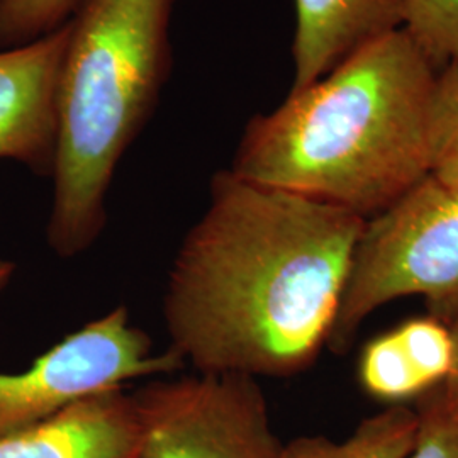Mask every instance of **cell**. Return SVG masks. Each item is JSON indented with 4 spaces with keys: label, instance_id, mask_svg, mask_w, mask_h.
Listing matches in <instances>:
<instances>
[{
    "label": "cell",
    "instance_id": "6da1fadb",
    "mask_svg": "<svg viewBox=\"0 0 458 458\" xmlns=\"http://www.w3.org/2000/svg\"><path fill=\"white\" fill-rule=\"evenodd\" d=\"M365 221L229 168L214 174L168 274L170 348L197 374L308 370L329 340Z\"/></svg>",
    "mask_w": 458,
    "mask_h": 458
},
{
    "label": "cell",
    "instance_id": "7a4b0ae2",
    "mask_svg": "<svg viewBox=\"0 0 458 458\" xmlns=\"http://www.w3.org/2000/svg\"><path fill=\"white\" fill-rule=\"evenodd\" d=\"M438 68L404 30L255 115L231 172L370 219L431 174Z\"/></svg>",
    "mask_w": 458,
    "mask_h": 458
},
{
    "label": "cell",
    "instance_id": "3957f363",
    "mask_svg": "<svg viewBox=\"0 0 458 458\" xmlns=\"http://www.w3.org/2000/svg\"><path fill=\"white\" fill-rule=\"evenodd\" d=\"M174 0H83L58 82L48 245L72 259L107 223L115 168L153 114L172 65Z\"/></svg>",
    "mask_w": 458,
    "mask_h": 458
},
{
    "label": "cell",
    "instance_id": "277c9868",
    "mask_svg": "<svg viewBox=\"0 0 458 458\" xmlns=\"http://www.w3.org/2000/svg\"><path fill=\"white\" fill-rule=\"evenodd\" d=\"M410 295L448 325L458 318V191L431 174L365 221L329 348L344 352L372 312Z\"/></svg>",
    "mask_w": 458,
    "mask_h": 458
},
{
    "label": "cell",
    "instance_id": "5b68a950",
    "mask_svg": "<svg viewBox=\"0 0 458 458\" xmlns=\"http://www.w3.org/2000/svg\"><path fill=\"white\" fill-rule=\"evenodd\" d=\"M187 363L170 346L155 352L124 306L100 316L49 348L17 374L0 372V438L126 382L168 376Z\"/></svg>",
    "mask_w": 458,
    "mask_h": 458
},
{
    "label": "cell",
    "instance_id": "8992f818",
    "mask_svg": "<svg viewBox=\"0 0 458 458\" xmlns=\"http://www.w3.org/2000/svg\"><path fill=\"white\" fill-rule=\"evenodd\" d=\"M141 423L138 458H282L257 378L192 374L132 394Z\"/></svg>",
    "mask_w": 458,
    "mask_h": 458
},
{
    "label": "cell",
    "instance_id": "52a82bcc",
    "mask_svg": "<svg viewBox=\"0 0 458 458\" xmlns=\"http://www.w3.org/2000/svg\"><path fill=\"white\" fill-rule=\"evenodd\" d=\"M70 21L28 45L0 51V160L51 177L58 138V82Z\"/></svg>",
    "mask_w": 458,
    "mask_h": 458
},
{
    "label": "cell",
    "instance_id": "ba28073f",
    "mask_svg": "<svg viewBox=\"0 0 458 458\" xmlns=\"http://www.w3.org/2000/svg\"><path fill=\"white\" fill-rule=\"evenodd\" d=\"M141 423L124 387L94 394L0 438V458H138Z\"/></svg>",
    "mask_w": 458,
    "mask_h": 458
},
{
    "label": "cell",
    "instance_id": "9c48e42d",
    "mask_svg": "<svg viewBox=\"0 0 458 458\" xmlns=\"http://www.w3.org/2000/svg\"><path fill=\"white\" fill-rule=\"evenodd\" d=\"M294 81L301 90L344 58L403 30L404 0H295Z\"/></svg>",
    "mask_w": 458,
    "mask_h": 458
},
{
    "label": "cell",
    "instance_id": "30bf717a",
    "mask_svg": "<svg viewBox=\"0 0 458 458\" xmlns=\"http://www.w3.org/2000/svg\"><path fill=\"white\" fill-rule=\"evenodd\" d=\"M418 428V411L393 404L365 418L342 442L314 435L284 443L282 458H410Z\"/></svg>",
    "mask_w": 458,
    "mask_h": 458
},
{
    "label": "cell",
    "instance_id": "8fae6325",
    "mask_svg": "<svg viewBox=\"0 0 458 458\" xmlns=\"http://www.w3.org/2000/svg\"><path fill=\"white\" fill-rule=\"evenodd\" d=\"M359 377L365 393L391 404L429 391L394 329L363 348Z\"/></svg>",
    "mask_w": 458,
    "mask_h": 458
},
{
    "label": "cell",
    "instance_id": "7c38bea8",
    "mask_svg": "<svg viewBox=\"0 0 458 458\" xmlns=\"http://www.w3.org/2000/svg\"><path fill=\"white\" fill-rule=\"evenodd\" d=\"M433 168L431 175L458 191V58L443 65L431 102Z\"/></svg>",
    "mask_w": 458,
    "mask_h": 458
},
{
    "label": "cell",
    "instance_id": "4fadbf2b",
    "mask_svg": "<svg viewBox=\"0 0 458 458\" xmlns=\"http://www.w3.org/2000/svg\"><path fill=\"white\" fill-rule=\"evenodd\" d=\"M403 30L440 70L458 58V0H404Z\"/></svg>",
    "mask_w": 458,
    "mask_h": 458
},
{
    "label": "cell",
    "instance_id": "5bb4252c",
    "mask_svg": "<svg viewBox=\"0 0 458 458\" xmlns=\"http://www.w3.org/2000/svg\"><path fill=\"white\" fill-rule=\"evenodd\" d=\"M83 0H0V48H16L64 26Z\"/></svg>",
    "mask_w": 458,
    "mask_h": 458
},
{
    "label": "cell",
    "instance_id": "9a60e30c",
    "mask_svg": "<svg viewBox=\"0 0 458 458\" xmlns=\"http://www.w3.org/2000/svg\"><path fill=\"white\" fill-rule=\"evenodd\" d=\"M410 458H458V418L446 408L440 386L425 397Z\"/></svg>",
    "mask_w": 458,
    "mask_h": 458
},
{
    "label": "cell",
    "instance_id": "2e32d148",
    "mask_svg": "<svg viewBox=\"0 0 458 458\" xmlns=\"http://www.w3.org/2000/svg\"><path fill=\"white\" fill-rule=\"evenodd\" d=\"M450 327L454 329L455 342H457V361H455V367H454L450 377L440 386V393H442L446 408L458 418V318L450 323Z\"/></svg>",
    "mask_w": 458,
    "mask_h": 458
},
{
    "label": "cell",
    "instance_id": "e0dca14e",
    "mask_svg": "<svg viewBox=\"0 0 458 458\" xmlns=\"http://www.w3.org/2000/svg\"><path fill=\"white\" fill-rule=\"evenodd\" d=\"M13 274H14V263L0 259V291L9 284Z\"/></svg>",
    "mask_w": 458,
    "mask_h": 458
}]
</instances>
